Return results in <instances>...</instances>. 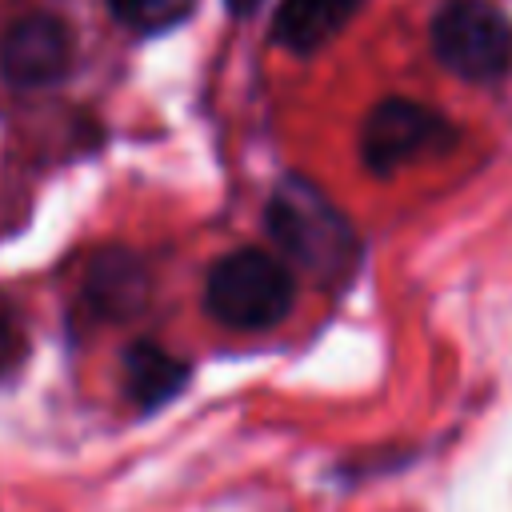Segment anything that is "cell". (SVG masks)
<instances>
[{
	"label": "cell",
	"instance_id": "obj_6",
	"mask_svg": "<svg viewBox=\"0 0 512 512\" xmlns=\"http://www.w3.org/2000/svg\"><path fill=\"white\" fill-rule=\"evenodd\" d=\"M80 300L96 320H128L148 304V268L132 252H100L84 272Z\"/></svg>",
	"mask_w": 512,
	"mask_h": 512
},
{
	"label": "cell",
	"instance_id": "obj_1",
	"mask_svg": "<svg viewBox=\"0 0 512 512\" xmlns=\"http://www.w3.org/2000/svg\"><path fill=\"white\" fill-rule=\"evenodd\" d=\"M264 228L276 248L320 280H336L356 264V232L336 204L308 180H284L268 208Z\"/></svg>",
	"mask_w": 512,
	"mask_h": 512
},
{
	"label": "cell",
	"instance_id": "obj_3",
	"mask_svg": "<svg viewBox=\"0 0 512 512\" xmlns=\"http://www.w3.org/2000/svg\"><path fill=\"white\" fill-rule=\"evenodd\" d=\"M428 44L464 80L492 84L512 72V20L492 0H444L432 12Z\"/></svg>",
	"mask_w": 512,
	"mask_h": 512
},
{
	"label": "cell",
	"instance_id": "obj_4",
	"mask_svg": "<svg viewBox=\"0 0 512 512\" xmlns=\"http://www.w3.org/2000/svg\"><path fill=\"white\" fill-rule=\"evenodd\" d=\"M456 144V128L428 104L408 96L380 100L360 128V160L376 176H388L420 156H440Z\"/></svg>",
	"mask_w": 512,
	"mask_h": 512
},
{
	"label": "cell",
	"instance_id": "obj_9",
	"mask_svg": "<svg viewBox=\"0 0 512 512\" xmlns=\"http://www.w3.org/2000/svg\"><path fill=\"white\" fill-rule=\"evenodd\" d=\"M192 8L196 0H108V12L124 28H136V32H164L180 24Z\"/></svg>",
	"mask_w": 512,
	"mask_h": 512
},
{
	"label": "cell",
	"instance_id": "obj_5",
	"mask_svg": "<svg viewBox=\"0 0 512 512\" xmlns=\"http://www.w3.org/2000/svg\"><path fill=\"white\" fill-rule=\"evenodd\" d=\"M72 64V36L48 12H24L0 32V76L12 88L56 84Z\"/></svg>",
	"mask_w": 512,
	"mask_h": 512
},
{
	"label": "cell",
	"instance_id": "obj_11",
	"mask_svg": "<svg viewBox=\"0 0 512 512\" xmlns=\"http://www.w3.org/2000/svg\"><path fill=\"white\" fill-rule=\"evenodd\" d=\"M232 12H240V16H248V12H256L260 8V0H224Z\"/></svg>",
	"mask_w": 512,
	"mask_h": 512
},
{
	"label": "cell",
	"instance_id": "obj_7",
	"mask_svg": "<svg viewBox=\"0 0 512 512\" xmlns=\"http://www.w3.org/2000/svg\"><path fill=\"white\" fill-rule=\"evenodd\" d=\"M360 8L364 0H280L272 16V36L288 52H316L336 40Z\"/></svg>",
	"mask_w": 512,
	"mask_h": 512
},
{
	"label": "cell",
	"instance_id": "obj_10",
	"mask_svg": "<svg viewBox=\"0 0 512 512\" xmlns=\"http://www.w3.org/2000/svg\"><path fill=\"white\" fill-rule=\"evenodd\" d=\"M28 356V332L8 296H0V380L12 376Z\"/></svg>",
	"mask_w": 512,
	"mask_h": 512
},
{
	"label": "cell",
	"instance_id": "obj_2",
	"mask_svg": "<svg viewBox=\"0 0 512 512\" xmlns=\"http://www.w3.org/2000/svg\"><path fill=\"white\" fill-rule=\"evenodd\" d=\"M296 276L276 252L236 248L208 268L204 312L236 332H264L292 312Z\"/></svg>",
	"mask_w": 512,
	"mask_h": 512
},
{
	"label": "cell",
	"instance_id": "obj_8",
	"mask_svg": "<svg viewBox=\"0 0 512 512\" xmlns=\"http://www.w3.org/2000/svg\"><path fill=\"white\" fill-rule=\"evenodd\" d=\"M184 384H188V364L180 356H172L168 348H160L152 340H136L124 352V388H128L132 404L160 408Z\"/></svg>",
	"mask_w": 512,
	"mask_h": 512
}]
</instances>
